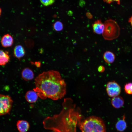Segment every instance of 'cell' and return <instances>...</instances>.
<instances>
[{"label":"cell","instance_id":"6da1fadb","mask_svg":"<svg viewBox=\"0 0 132 132\" xmlns=\"http://www.w3.org/2000/svg\"><path fill=\"white\" fill-rule=\"evenodd\" d=\"M73 102L70 98L65 99L60 113L43 120L44 128L55 132H76V127L81 122V116L79 109Z\"/></svg>","mask_w":132,"mask_h":132},{"label":"cell","instance_id":"7a4b0ae2","mask_svg":"<svg viewBox=\"0 0 132 132\" xmlns=\"http://www.w3.org/2000/svg\"><path fill=\"white\" fill-rule=\"evenodd\" d=\"M33 90L42 99L47 98L56 100L63 98L66 93V84L59 72L51 70L44 72L35 79Z\"/></svg>","mask_w":132,"mask_h":132},{"label":"cell","instance_id":"3957f363","mask_svg":"<svg viewBox=\"0 0 132 132\" xmlns=\"http://www.w3.org/2000/svg\"><path fill=\"white\" fill-rule=\"evenodd\" d=\"M79 125L82 132H106L104 123L96 117H88L81 122Z\"/></svg>","mask_w":132,"mask_h":132},{"label":"cell","instance_id":"277c9868","mask_svg":"<svg viewBox=\"0 0 132 132\" xmlns=\"http://www.w3.org/2000/svg\"><path fill=\"white\" fill-rule=\"evenodd\" d=\"M104 29L102 34L105 39L111 40L117 38L120 34V27L116 21L109 19L104 23Z\"/></svg>","mask_w":132,"mask_h":132},{"label":"cell","instance_id":"5b68a950","mask_svg":"<svg viewBox=\"0 0 132 132\" xmlns=\"http://www.w3.org/2000/svg\"><path fill=\"white\" fill-rule=\"evenodd\" d=\"M13 100L8 95L0 94V116L10 112L11 109Z\"/></svg>","mask_w":132,"mask_h":132},{"label":"cell","instance_id":"8992f818","mask_svg":"<svg viewBox=\"0 0 132 132\" xmlns=\"http://www.w3.org/2000/svg\"><path fill=\"white\" fill-rule=\"evenodd\" d=\"M106 90L109 96L113 97L118 96L121 91L119 85L115 81L108 82L106 86Z\"/></svg>","mask_w":132,"mask_h":132},{"label":"cell","instance_id":"52a82bcc","mask_svg":"<svg viewBox=\"0 0 132 132\" xmlns=\"http://www.w3.org/2000/svg\"><path fill=\"white\" fill-rule=\"evenodd\" d=\"M92 26L94 33L99 34H102L104 29V25L100 20L95 21Z\"/></svg>","mask_w":132,"mask_h":132},{"label":"cell","instance_id":"ba28073f","mask_svg":"<svg viewBox=\"0 0 132 132\" xmlns=\"http://www.w3.org/2000/svg\"><path fill=\"white\" fill-rule=\"evenodd\" d=\"M13 43L12 37L10 34H7L4 35L1 38V43L2 45L6 47L11 46Z\"/></svg>","mask_w":132,"mask_h":132},{"label":"cell","instance_id":"9c48e42d","mask_svg":"<svg viewBox=\"0 0 132 132\" xmlns=\"http://www.w3.org/2000/svg\"><path fill=\"white\" fill-rule=\"evenodd\" d=\"M16 126L19 132H27L30 128L29 122L26 121L22 120H19L17 121Z\"/></svg>","mask_w":132,"mask_h":132},{"label":"cell","instance_id":"30bf717a","mask_svg":"<svg viewBox=\"0 0 132 132\" xmlns=\"http://www.w3.org/2000/svg\"><path fill=\"white\" fill-rule=\"evenodd\" d=\"M38 97L37 93L34 90L28 91L25 95V98L27 101L31 103L35 102Z\"/></svg>","mask_w":132,"mask_h":132},{"label":"cell","instance_id":"8fae6325","mask_svg":"<svg viewBox=\"0 0 132 132\" xmlns=\"http://www.w3.org/2000/svg\"><path fill=\"white\" fill-rule=\"evenodd\" d=\"M111 103L113 107L116 109H119L123 106L124 100L122 97L118 96L113 97Z\"/></svg>","mask_w":132,"mask_h":132},{"label":"cell","instance_id":"7c38bea8","mask_svg":"<svg viewBox=\"0 0 132 132\" xmlns=\"http://www.w3.org/2000/svg\"><path fill=\"white\" fill-rule=\"evenodd\" d=\"M25 51L24 47L21 45H18L14 47L13 54L15 57L18 59L23 57L25 55Z\"/></svg>","mask_w":132,"mask_h":132},{"label":"cell","instance_id":"4fadbf2b","mask_svg":"<svg viewBox=\"0 0 132 132\" xmlns=\"http://www.w3.org/2000/svg\"><path fill=\"white\" fill-rule=\"evenodd\" d=\"M22 76L24 80L29 81L33 78L34 74L31 69L29 68H26L22 70Z\"/></svg>","mask_w":132,"mask_h":132},{"label":"cell","instance_id":"5bb4252c","mask_svg":"<svg viewBox=\"0 0 132 132\" xmlns=\"http://www.w3.org/2000/svg\"><path fill=\"white\" fill-rule=\"evenodd\" d=\"M10 57L8 52L0 50V66H4L9 61Z\"/></svg>","mask_w":132,"mask_h":132},{"label":"cell","instance_id":"9a60e30c","mask_svg":"<svg viewBox=\"0 0 132 132\" xmlns=\"http://www.w3.org/2000/svg\"><path fill=\"white\" fill-rule=\"evenodd\" d=\"M103 57L105 61L108 64L113 63L115 59V56L114 54L109 51H107L104 53Z\"/></svg>","mask_w":132,"mask_h":132},{"label":"cell","instance_id":"2e32d148","mask_svg":"<svg viewBox=\"0 0 132 132\" xmlns=\"http://www.w3.org/2000/svg\"><path fill=\"white\" fill-rule=\"evenodd\" d=\"M125 117L124 115L121 119L118 121L116 124V128L117 130L120 132L124 131L126 129L127 124L125 120Z\"/></svg>","mask_w":132,"mask_h":132},{"label":"cell","instance_id":"e0dca14e","mask_svg":"<svg viewBox=\"0 0 132 132\" xmlns=\"http://www.w3.org/2000/svg\"><path fill=\"white\" fill-rule=\"evenodd\" d=\"M53 26L54 30L57 31L62 30L63 28V23L59 21L56 22L53 24Z\"/></svg>","mask_w":132,"mask_h":132},{"label":"cell","instance_id":"ac0fdd59","mask_svg":"<svg viewBox=\"0 0 132 132\" xmlns=\"http://www.w3.org/2000/svg\"><path fill=\"white\" fill-rule=\"evenodd\" d=\"M125 92L127 94H132V83L130 82L126 84L124 86Z\"/></svg>","mask_w":132,"mask_h":132},{"label":"cell","instance_id":"d6986e66","mask_svg":"<svg viewBox=\"0 0 132 132\" xmlns=\"http://www.w3.org/2000/svg\"><path fill=\"white\" fill-rule=\"evenodd\" d=\"M40 1L43 5L47 6L52 4L55 0H40Z\"/></svg>","mask_w":132,"mask_h":132},{"label":"cell","instance_id":"ffe728a7","mask_svg":"<svg viewBox=\"0 0 132 132\" xmlns=\"http://www.w3.org/2000/svg\"><path fill=\"white\" fill-rule=\"evenodd\" d=\"M103 1L106 3H110L111 2L115 1L118 4H119L120 3V0H103Z\"/></svg>","mask_w":132,"mask_h":132},{"label":"cell","instance_id":"44dd1931","mask_svg":"<svg viewBox=\"0 0 132 132\" xmlns=\"http://www.w3.org/2000/svg\"><path fill=\"white\" fill-rule=\"evenodd\" d=\"M98 70L99 72H102L105 71V68L103 66H100L99 67Z\"/></svg>","mask_w":132,"mask_h":132},{"label":"cell","instance_id":"7402d4cb","mask_svg":"<svg viewBox=\"0 0 132 132\" xmlns=\"http://www.w3.org/2000/svg\"><path fill=\"white\" fill-rule=\"evenodd\" d=\"M35 64L36 66L38 67L40 66L41 63L39 62H36L35 63Z\"/></svg>","mask_w":132,"mask_h":132},{"label":"cell","instance_id":"603a6c76","mask_svg":"<svg viewBox=\"0 0 132 132\" xmlns=\"http://www.w3.org/2000/svg\"><path fill=\"white\" fill-rule=\"evenodd\" d=\"M128 22L130 23L132 27V16L129 18L128 20Z\"/></svg>","mask_w":132,"mask_h":132},{"label":"cell","instance_id":"cb8c5ba5","mask_svg":"<svg viewBox=\"0 0 132 132\" xmlns=\"http://www.w3.org/2000/svg\"><path fill=\"white\" fill-rule=\"evenodd\" d=\"M87 17L89 18H91L92 17V15L89 13H87Z\"/></svg>","mask_w":132,"mask_h":132},{"label":"cell","instance_id":"d4e9b609","mask_svg":"<svg viewBox=\"0 0 132 132\" xmlns=\"http://www.w3.org/2000/svg\"><path fill=\"white\" fill-rule=\"evenodd\" d=\"M1 9L0 8V16L1 15Z\"/></svg>","mask_w":132,"mask_h":132},{"label":"cell","instance_id":"484cf974","mask_svg":"<svg viewBox=\"0 0 132 132\" xmlns=\"http://www.w3.org/2000/svg\"><path fill=\"white\" fill-rule=\"evenodd\" d=\"M54 132V131H53L52 132Z\"/></svg>","mask_w":132,"mask_h":132}]
</instances>
